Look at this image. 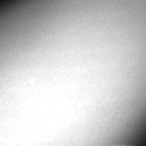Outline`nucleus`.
Listing matches in <instances>:
<instances>
[{
    "label": "nucleus",
    "mask_w": 146,
    "mask_h": 146,
    "mask_svg": "<svg viewBox=\"0 0 146 146\" xmlns=\"http://www.w3.org/2000/svg\"><path fill=\"white\" fill-rule=\"evenodd\" d=\"M115 146H128V145H115Z\"/></svg>",
    "instance_id": "f257e3e1"
}]
</instances>
